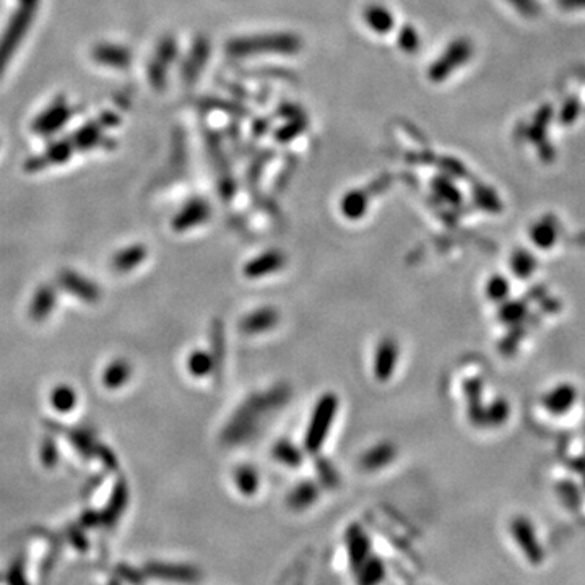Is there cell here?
Masks as SVG:
<instances>
[{
	"instance_id": "6",
	"label": "cell",
	"mask_w": 585,
	"mask_h": 585,
	"mask_svg": "<svg viewBox=\"0 0 585 585\" xmlns=\"http://www.w3.org/2000/svg\"><path fill=\"white\" fill-rule=\"evenodd\" d=\"M71 117V104L67 103V99L59 98L36 117V121L33 122V132L40 133V135H52L54 132L61 131Z\"/></svg>"
},
{
	"instance_id": "9",
	"label": "cell",
	"mask_w": 585,
	"mask_h": 585,
	"mask_svg": "<svg viewBox=\"0 0 585 585\" xmlns=\"http://www.w3.org/2000/svg\"><path fill=\"white\" fill-rule=\"evenodd\" d=\"M363 20L368 25V28L378 35H387L395 26V18L390 10L379 4L368 5L363 10Z\"/></svg>"
},
{
	"instance_id": "10",
	"label": "cell",
	"mask_w": 585,
	"mask_h": 585,
	"mask_svg": "<svg viewBox=\"0 0 585 585\" xmlns=\"http://www.w3.org/2000/svg\"><path fill=\"white\" fill-rule=\"evenodd\" d=\"M512 532L517 543L522 546L525 556L529 557L530 562H540L541 561V550L538 541L535 538V532L532 530V525H530L525 519H519L517 522L514 524Z\"/></svg>"
},
{
	"instance_id": "18",
	"label": "cell",
	"mask_w": 585,
	"mask_h": 585,
	"mask_svg": "<svg viewBox=\"0 0 585 585\" xmlns=\"http://www.w3.org/2000/svg\"><path fill=\"white\" fill-rule=\"evenodd\" d=\"M532 265H533V262H532V259H530V257L527 255V254H524V252H520L519 254V259H515L514 260V267H515V272H517V275L520 277H525V275H529V270L525 267H529V268H532Z\"/></svg>"
},
{
	"instance_id": "12",
	"label": "cell",
	"mask_w": 585,
	"mask_h": 585,
	"mask_svg": "<svg viewBox=\"0 0 585 585\" xmlns=\"http://www.w3.org/2000/svg\"><path fill=\"white\" fill-rule=\"evenodd\" d=\"M574 402V389L569 385H561L551 392V394L545 399V405L553 413H562L566 411Z\"/></svg>"
},
{
	"instance_id": "11",
	"label": "cell",
	"mask_w": 585,
	"mask_h": 585,
	"mask_svg": "<svg viewBox=\"0 0 585 585\" xmlns=\"http://www.w3.org/2000/svg\"><path fill=\"white\" fill-rule=\"evenodd\" d=\"M208 57H210V44H208L207 40H203V37H198L194 42V46H192L191 54L186 59L184 78L187 82H194L198 77V73L205 67Z\"/></svg>"
},
{
	"instance_id": "15",
	"label": "cell",
	"mask_w": 585,
	"mask_h": 585,
	"mask_svg": "<svg viewBox=\"0 0 585 585\" xmlns=\"http://www.w3.org/2000/svg\"><path fill=\"white\" fill-rule=\"evenodd\" d=\"M555 238H556L555 228H553V223L550 222H541L532 229V239L538 246H543V248L545 246L548 248L550 244H553Z\"/></svg>"
},
{
	"instance_id": "2",
	"label": "cell",
	"mask_w": 585,
	"mask_h": 585,
	"mask_svg": "<svg viewBox=\"0 0 585 585\" xmlns=\"http://www.w3.org/2000/svg\"><path fill=\"white\" fill-rule=\"evenodd\" d=\"M41 7V0H17V7L5 23V28L0 35V78L8 68V64L15 54L23 44L33 26L37 10Z\"/></svg>"
},
{
	"instance_id": "13",
	"label": "cell",
	"mask_w": 585,
	"mask_h": 585,
	"mask_svg": "<svg viewBox=\"0 0 585 585\" xmlns=\"http://www.w3.org/2000/svg\"><path fill=\"white\" fill-rule=\"evenodd\" d=\"M342 210L350 218L361 217L366 212V195L359 191L348 192L342 200Z\"/></svg>"
},
{
	"instance_id": "14",
	"label": "cell",
	"mask_w": 585,
	"mask_h": 585,
	"mask_svg": "<svg viewBox=\"0 0 585 585\" xmlns=\"http://www.w3.org/2000/svg\"><path fill=\"white\" fill-rule=\"evenodd\" d=\"M397 42H399V47L406 54H416L420 51L421 40L420 33H418L416 28H413L411 25L402 26L399 31V36H397Z\"/></svg>"
},
{
	"instance_id": "3",
	"label": "cell",
	"mask_w": 585,
	"mask_h": 585,
	"mask_svg": "<svg viewBox=\"0 0 585 585\" xmlns=\"http://www.w3.org/2000/svg\"><path fill=\"white\" fill-rule=\"evenodd\" d=\"M301 37L293 33H264L254 36L236 37L229 41L227 51L234 57L264 56V54H280V56H293L301 51Z\"/></svg>"
},
{
	"instance_id": "8",
	"label": "cell",
	"mask_w": 585,
	"mask_h": 585,
	"mask_svg": "<svg viewBox=\"0 0 585 585\" xmlns=\"http://www.w3.org/2000/svg\"><path fill=\"white\" fill-rule=\"evenodd\" d=\"M93 59L101 66L111 68H127L132 62V54L119 44H103L96 46L93 51Z\"/></svg>"
},
{
	"instance_id": "16",
	"label": "cell",
	"mask_w": 585,
	"mask_h": 585,
	"mask_svg": "<svg viewBox=\"0 0 585 585\" xmlns=\"http://www.w3.org/2000/svg\"><path fill=\"white\" fill-rule=\"evenodd\" d=\"M395 358H397V348L394 346V343H384V345H380L378 358H375V366H378V364L380 366V364L385 363L380 375L387 374L389 369L394 368Z\"/></svg>"
},
{
	"instance_id": "5",
	"label": "cell",
	"mask_w": 585,
	"mask_h": 585,
	"mask_svg": "<svg viewBox=\"0 0 585 585\" xmlns=\"http://www.w3.org/2000/svg\"><path fill=\"white\" fill-rule=\"evenodd\" d=\"M335 415V400L332 397H324L318 406H315V411L313 418H310V425L308 428V434H306V445L310 450H315L320 447L322 439L327 436L329 433V428L334 421Z\"/></svg>"
},
{
	"instance_id": "4",
	"label": "cell",
	"mask_w": 585,
	"mask_h": 585,
	"mask_svg": "<svg viewBox=\"0 0 585 585\" xmlns=\"http://www.w3.org/2000/svg\"><path fill=\"white\" fill-rule=\"evenodd\" d=\"M474 42L466 37L454 40L428 68V77L434 83L445 82L455 71L465 66L474 56Z\"/></svg>"
},
{
	"instance_id": "7",
	"label": "cell",
	"mask_w": 585,
	"mask_h": 585,
	"mask_svg": "<svg viewBox=\"0 0 585 585\" xmlns=\"http://www.w3.org/2000/svg\"><path fill=\"white\" fill-rule=\"evenodd\" d=\"M178 56V44H176L174 37H163L159 41V44L155 51V56L150 62L148 68V77L150 82L155 88H161L166 82V73H168V68L171 64Z\"/></svg>"
},
{
	"instance_id": "1",
	"label": "cell",
	"mask_w": 585,
	"mask_h": 585,
	"mask_svg": "<svg viewBox=\"0 0 585 585\" xmlns=\"http://www.w3.org/2000/svg\"><path fill=\"white\" fill-rule=\"evenodd\" d=\"M117 117L116 116H103L98 121L88 122L83 127H80L77 132L71 133V135L62 138V140L56 142L46 150L41 158L36 159V164H51L59 163V161L67 159L71 155L78 150V152H85V150H91L98 147L103 142H106V132L107 128L116 126Z\"/></svg>"
},
{
	"instance_id": "17",
	"label": "cell",
	"mask_w": 585,
	"mask_h": 585,
	"mask_svg": "<svg viewBox=\"0 0 585 585\" xmlns=\"http://www.w3.org/2000/svg\"><path fill=\"white\" fill-rule=\"evenodd\" d=\"M306 127V121H293L289 126H284L280 132H278V138L280 140H291L298 135V133L303 132V128Z\"/></svg>"
}]
</instances>
